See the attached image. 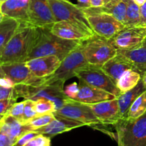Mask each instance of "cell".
Returning <instances> with one entry per match:
<instances>
[{
    "label": "cell",
    "instance_id": "1",
    "mask_svg": "<svg viewBox=\"0 0 146 146\" xmlns=\"http://www.w3.org/2000/svg\"><path fill=\"white\" fill-rule=\"evenodd\" d=\"M39 34V28L28 23H21L0 55L3 64L26 62L34 48Z\"/></svg>",
    "mask_w": 146,
    "mask_h": 146
},
{
    "label": "cell",
    "instance_id": "2",
    "mask_svg": "<svg viewBox=\"0 0 146 146\" xmlns=\"http://www.w3.org/2000/svg\"><path fill=\"white\" fill-rule=\"evenodd\" d=\"M81 42L83 41L63 39L54 35L48 29L39 28L38 38L27 61L46 56H57L62 61Z\"/></svg>",
    "mask_w": 146,
    "mask_h": 146
},
{
    "label": "cell",
    "instance_id": "3",
    "mask_svg": "<svg viewBox=\"0 0 146 146\" xmlns=\"http://www.w3.org/2000/svg\"><path fill=\"white\" fill-rule=\"evenodd\" d=\"M113 126L118 146H146V113L137 119H120Z\"/></svg>",
    "mask_w": 146,
    "mask_h": 146
},
{
    "label": "cell",
    "instance_id": "4",
    "mask_svg": "<svg viewBox=\"0 0 146 146\" xmlns=\"http://www.w3.org/2000/svg\"><path fill=\"white\" fill-rule=\"evenodd\" d=\"M17 97L36 101L45 98L55 104L56 111L64 106L68 97L64 93V86L58 84H44L39 86H28L19 84L15 86Z\"/></svg>",
    "mask_w": 146,
    "mask_h": 146
},
{
    "label": "cell",
    "instance_id": "5",
    "mask_svg": "<svg viewBox=\"0 0 146 146\" xmlns=\"http://www.w3.org/2000/svg\"><path fill=\"white\" fill-rule=\"evenodd\" d=\"M96 35L106 39H111L125 27L122 22L111 14L105 12L101 8H81Z\"/></svg>",
    "mask_w": 146,
    "mask_h": 146
},
{
    "label": "cell",
    "instance_id": "6",
    "mask_svg": "<svg viewBox=\"0 0 146 146\" xmlns=\"http://www.w3.org/2000/svg\"><path fill=\"white\" fill-rule=\"evenodd\" d=\"M56 21H66L75 24L91 36L96 35L86 14L77 4L65 0H48Z\"/></svg>",
    "mask_w": 146,
    "mask_h": 146
},
{
    "label": "cell",
    "instance_id": "7",
    "mask_svg": "<svg viewBox=\"0 0 146 146\" xmlns=\"http://www.w3.org/2000/svg\"><path fill=\"white\" fill-rule=\"evenodd\" d=\"M87 65L88 64L84 57L81 44L61 61L59 67L54 74L44 78V84H58L64 86L67 80L76 76L78 70Z\"/></svg>",
    "mask_w": 146,
    "mask_h": 146
},
{
    "label": "cell",
    "instance_id": "8",
    "mask_svg": "<svg viewBox=\"0 0 146 146\" xmlns=\"http://www.w3.org/2000/svg\"><path fill=\"white\" fill-rule=\"evenodd\" d=\"M81 48L88 64L100 67L118 54V49L109 40L96 34L83 41Z\"/></svg>",
    "mask_w": 146,
    "mask_h": 146
},
{
    "label": "cell",
    "instance_id": "9",
    "mask_svg": "<svg viewBox=\"0 0 146 146\" xmlns=\"http://www.w3.org/2000/svg\"><path fill=\"white\" fill-rule=\"evenodd\" d=\"M76 77L85 84L104 90L118 98L121 94L115 83L102 70L101 67L97 66L87 65L76 71Z\"/></svg>",
    "mask_w": 146,
    "mask_h": 146
},
{
    "label": "cell",
    "instance_id": "10",
    "mask_svg": "<svg viewBox=\"0 0 146 146\" xmlns=\"http://www.w3.org/2000/svg\"><path fill=\"white\" fill-rule=\"evenodd\" d=\"M54 113L63 118L82 123L85 125L88 126L96 127L98 125H104L87 104L71 98H68L64 106Z\"/></svg>",
    "mask_w": 146,
    "mask_h": 146
},
{
    "label": "cell",
    "instance_id": "11",
    "mask_svg": "<svg viewBox=\"0 0 146 146\" xmlns=\"http://www.w3.org/2000/svg\"><path fill=\"white\" fill-rule=\"evenodd\" d=\"M146 38V25L125 27L109 39L118 50H128L138 46Z\"/></svg>",
    "mask_w": 146,
    "mask_h": 146
},
{
    "label": "cell",
    "instance_id": "12",
    "mask_svg": "<svg viewBox=\"0 0 146 146\" xmlns=\"http://www.w3.org/2000/svg\"><path fill=\"white\" fill-rule=\"evenodd\" d=\"M29 23L36 28L48 29L56 22L48 0H30Z\"/></svg>",
    "mask_w": 146,
    "mask_h": 146
},
{
    "label": "cell",
    "instance_id": "13",
    "mask_svg": "<svg viewBox=\"0 0 146 146\" xmlns=\"http://www.w3.org/2000/svg\"><path fill=\"white\" fill-rule=\"evenodd\" d=\"M1 66L5 75L11 78L16 85L39 86L44 83V78H38L33 75L26 62L3 64Z\"/></svg>",
    "mask_w": 146,
    "mask_h": 146
},
{
    "label": "cell",
    "instance_id": "14",
    "mask_svg": "<svg viewBox=\"0 0 146 146\" xmlns=\"http://www.w3.org/2000/svg\"><path fill=\"white\" fill-rule=\"evenodd\" d=\"M87 105L104 125H114L121 119L117 98Z\"/></svg>",
    "mask_w": 146,
    "mask_h": 146
},
{
    "label": "cell",
    "instance_id": "15",
    "mask_svg": "<svg viewBox=\"0 0 146 146\" xmlns=\"http://www.w3.org/2000/svg\"><path fill=\"white\" fill-rule=\"evenodd\" d=\"M57 56H46L31 58L26 61L31 74L38 78H46L54 74L61 64Z\"/></svg>",
    "mask_w": 146,
    "mask_h": 146
},
{
    "label": "cell",
    "instance_id": "16",
    "mask_svg": "<svg viewBox=\"0 0 146 146\" xmlns=\"http://www.w3.org/2000/svg\"><path fill=\"white\" fill-rule=\"evenodd\" d=\"M49 31L59 38L70 41H84L92 37L76 25L66 21H56Z\"/></svg>",
    "mask_w": 146,
    "mask_h": 146
},
{
    "label": "cell",
    "instance_id": "17",
    "mask_svg": "<svg viewBox=\"0 0 146 146\" xmlns=\"http://www.w3.org/2000/svg\"><path fill=\"white\" fill-rule=\"evenodd\" d=\"M78 86L79 91L76 98L73 100L83 104H94L117 98V97L110 93L91 86L81 81H80Z\"/></svg>",
    "mask_w": 146,
    "mask_h": 146
},
{
    "label": "cell",
    "instance_id": "18",
    "mask_svg": "<svg viewBox=\"0 0 146 146\" xmlns=\"http://www.w3.org/2000/svg\"><path fill=\"white\" fill-rule=\"evenodd\" d=\"M54 115H55V118L51 123H49L46 126L35 130L36 132L51 138L54 135H58V134L70 131L73 129L85 125L82 123L78 122V121L63 118V117L58 116L55 114Z\"/></svg>",
    "mask_w": 146,
    "mask_h": 146
},
{
    "label": "cell",
    "instance_id": "19",
    "mask_svg": "<svg viewBox=\"0 0 146 146\" xmlns=\"http://www.w3.org/2000/svg\"><path fill=\"white\" fill-rule=\"evenodd\" d=\"M29 2L23 0H7L1 4V12L6 17L14 19L20 23H29Z\"/></svg>",
    "mask_w": 146,
    "mask_h": 146
},
{
    "label": "cell",
    "instance_id": "20",
    "mask_svg": "<svg viewBox=\"0 0 146 146\" xmlns=\"http://www.w3.org/2000/svg\"><path fill=\"white\" fill-rule=\"evenodd\" d=\"M103 71L111 78L115 84L121 76L128 69H134L132 64L127 58L118 53L115 56L108 60L101 66Z\"/></svg>",
    "mask_w": 146,
    "mask_h": 146
},
{
    "label": "cell",
    "instance_id": "21",
    "mask_svg": "<svg viewBox=\"0 0 146 146\" xmlns=\"http://www.w3.org/2000/svg\"><path fill=\"white\" fill-rule=\"evenodd\" d=\"M118 53L127 58L140 74L146 71V38L138 46L128 50H118Z\"/></svg>",
    "mask_w": 146,
    "mask_h": 146
},
{
    "label": "cell",
    "instance_id": "22",
    "mask_svg": "<svg viewBox=\"0 0 146 146\" xmlns=\"http://www.w3.org/2000/svg\"><path fill=\"white\" fill-rule=\"evenodd\" d=\"M0 129L15 141L27 132L32 131L27 124L10 115L4 116L0 123Z\"/></svg>",
    "mask_w": 146,
    "mask_h": 146
},
{
    "label": "cell",
    "instance_id": "23",
    "mask_svg": "<svg viewBox=\"0 0 146 146\" xmlns=\"http://www.w3.org/2000/svg\"><path fill=\"white\" fill-rule=\"evenodd\" d=\"M145 91L146 90L144 88L142 81L141 80V81L138 83V84L135 88L127 91V92L123 93L117 98L121 119L126 118L128 110L133 101L136 99L137 97L139 96Z\"/></svg>",
    "mask_w": 146,
    "mask_h": 146
},
{
    "label": "cell",
    "instance_id": "24",
    "mask_svg": "<svg viewBox=\"0 0 146 146\" xmlns=\"http://www.w3.org/2000/svg\"><path fill=\"white\" fill-rule=\"evenodd\" d=\"M21 23L14 19L6 17L0 23V55L7 44L19 27Z\"/></svg>",
    "mask_w": 146,
    "mask_h": 146
},
{
    "label": "cell",
    "instance_id": "25",
    "mask_svg": "<svg viewBox=\"0 0 146 146\" xmlns=\"http://www.w3.org/2000/svg\"><path fill=\"white\" fill-rule=\"evenodd\" d=\"M141 74L134 69L125 71L116 83V86L121 94L127 92L135 88L141 80Z\"/></svg>",
    "mask_w": 146,
    "mask_h": 146
},
{
    "label": "cell",
    "instance_id": "26",
    "mask_svg": "<svg viewBox=\"0 0 146 146\" xmlns=\"http://www.w3.org/2000/svg\"><path fill=\"white\" fill-rule=\"evenodd\" d=\"M99 8L105 12L111 14L124 24L126 17V0H108L104 7Z\"/></svg>",
    "mask_w": 146,
    "mask_h": 146
},
{
    "label": "cell",
    "instance_id": "27",
    "mask_svg": "<svg viewBox=\"0 0 146 146\" xmlns=\"http://www.w3.org/2000/svg\"><path fill=\"white\" fill-rule=\"evenodd\" d=\"M146 113V91L133 101L128 110L127 119H137Z\"/></svg>",
    "mask_w": 146,
    "mask_h": 146
},
{
    "label": "cell",
    "instance_id": "28",
    "mask_svg": "<svg viewBox=\"0 0 146 146\" xmlns=\"http://www.w3.org/2000/svg\"><path fill=\"white\" fill-rule=\"evenodd\" d=\"M127 9L125 21L124 23L125 27L141 25V11L140 7L137 5L133 0H126Z\"/></svg>",
    "mask_w": 146,
    "mask_h": 146
},
{
    "label": "cell",
    "instance_id": "29",
    "mask_svg": "<svg viewBox=\"0 0 146 146\" xmlns=\"http://www.w3.org/2000/svg\"><path fill=\"white\" fill-rule=\"evenodd\" d=\"M54 118H55V115L52 113L43 114V115H37L36 116L31 118L30 121L26 123V124H27L32 131H35V130L48 125Z\"/></svg>",
    "mask_w": 146,
    "mask_h": 146
},
{
    "label": "cell",
    "instance_id": "30",
    "mask_svg": "<svg viewBox=\"0 0 146 146\" xmlns=\"http://www.w3.org/2000/svg\"><path fill=\"white\" fill-rule=\"evenodd\" d=\"M34 107L37 115H43L46 113H54L56 111V105L53 101L45 98H39L34 101Z\"/></svg>",
    "mask_w": 146,
    "mask_h": 146
},
{
    "label": "cell",
    "instance_id": "31",
    "mask_svg": "<svg viewBox=\"0 0 146 146\" xmlns=\"http://www.w3.org/2000/svg\"><path fill=\"white\" fill-rule=\"evenodd\" d=\"M37 115V113L34 107V101L29 99L25 100V105H24V114H23L22 122L26 123L31 118H34Z\"/></svg>",
    "mask_w": 146,
    "mask_h": 146
},
{
    "label": "cell",
    "instance_id": "32",
    "mask_svg": "<svg viewBox=\"0 0 146 146\" xmlns=\"http://www.w3.org/2000/svg\"><path fill=\"white\" fill-rule=\"evenodd\" d=\"M24 105H25V100L21 102H16L11 108H9L5 115H10L17 119L19 120L22 122L23 114H24Z\"/></svg>",
    "mask_w": 146,
    "mask_h": 146
},
{
    "label": "cell",
    "instance_id": "33",
    "mask_svg": "<svg viewBox=\"0 0 146 146\" xmlns=\"http://www.w3.org/2000/svg\"><path fill=\"white\" fill-rule=\"evenodd\" d=\"M24 146H51V138L39 134Z\"/></svg>",
    "mask_w": 146,
    "mask_h": 146
},
{
    "label": "cell",
    "instance_id": "34",
    "mask_svg": "<svg viewBox=\"0 0 146 146\" xmlns=\"http://www.w3.org/2000/svg\"><path fill=\"white\" fill-rule=\"evenodd\" d=\"M38 135H39V133L36 132L35 131H29V132H27L26 133H24V135H21V136L16 141V143L14 144L13 146H24L25 144H27L29 141H30L31 139L35 138V137L37 136Z\"/></svg>",
    "mask_w": 146,
    "mask_h": 146
},
{
    "label": "cell",
    "instance_id": "35",
    "mask_svg": "<svg viewBox=\"0 0 146 146\" xmlns=\"http://www.w3.org/2000/svg\"><path fill=\"white\" fill-rule=\"evenodd\" d=\"M9 98L18 99L15 88L14 87L11 88H7L0 86V100L9 99Z\"/></svg>",
    "mask_w": 146,
    "mask_h": 146
},
{
    "label": "cell",
    "instance_id": "36",
    "mask_svg": "<svg viewBox=\"0 0 146 146\" xmlns=\"http://www.w3.org/2000/svg\"><path fill=\"white\" fill-rule=\"evenodd\" d=\"M78 91H79L78 84L76 82H74L66 87L64 89V93L67 96V97L71 99H74L78 94Z\"/></svg>",
    "mask_w": 146,
    "mask_h": 146
},
{
    "label": "cell",
    "instance_id": "37",
    "mask_svg": "<svg viewBox=\"0 0 146 146\" xmlns=\"http://www.w3.org/2000/svg\"><path fill=\"white\" fill-rule=\"evenodd\" d=\"M17 100L14 99V98L0 100V114L1 115H6L7 111L17 102Z\"/></svg>",
    "mask_w": 146,
    "mask_h": 146
},
{
    "label": "cell",
    "instance_id": "38",
    "mask_svg": "<svg viewBox=\"0 0 146 146\" xmlns=\"http://www.w3.org/2000/svg\"><path fill=\"white\" fill-rule=\"evenodd\" d=\"M16 141L0 129V146H13Z\"/></svg>",
    "mask_w": 146,
    "mask_h": 146
},
{
    "label": "cell",
    "instance_id": "39",
    "mask_svg": "<svg viewBox=\"0 0 146 146\" xmlns=\"http://www.w3.org/2000/svg\"><path fill=\"white\" fill-rule=\"evenodd\" d=\"M0 86L2 87H4V88H11L15 87L16 84L11 78L7 76H5L2 77V78H0Z\"/></svg>",
    "mask_w": 146,
    "mask_h": 146
},
{
    "label": "cell",
    "instance_id": "40",
    "mask_svg": "<svg viewBox=\"0 0 146 146\" xmlns=\"http://www.w3.org/2000/svg\"><path fill=\"white\" fill-rule=\"evenodd\" d=\"M141 11V25H146V1L145 4L140 7Z\"/></svg>",
    "mask_w": 146,
    "mask_h": 146
},
{
    "label": "cell",
    "instance_id": "41",
    "mask_svg": "<svg viewBox=\"0 0 146 146\" xmlns=\"http://www.w3.org/2000/svg\"><path fill=\"white\" fill-rule=\"evenodd\" d=\"M90 1H91V7L98 8V7H104L108 2V0H90Z\"/></svg>",
    "mask_w": 146,
    "mask_h": 146
},
{
    "label": "cell",
    "instance_id": "42",
    "mask_svg": "<svg viewBox=\"0 0 146 146\" xmlns=\"http://www.w3.org/2000/svg\"><path fill=\"white\" fill-rule=\"evenodd\" d=\"M77 1H78L77 5L81 8H88L91 7L90 0H77Z\"/></svg>",
    "mask_w": 146,
    "mask_h": 146
},
{
    "label": "cell",
    "instance_id": "43",
    "mask_svg": "<svg viewBox=\"0 0 146 146\" xmlns=\"http://www.w3.org/2000/svg\"><path fill=\"white\" fill-rule=\"evenodd\" d=\"M141 81L143 83V85L144 88L146 90V71L142 74V76H141Z\"/></svg>",
    "mask_w": 146,
    "mask_h": 146
},
{
    "label": "cell",
    "instance_id": "44",
    "mask_svg": "<svg viewBox=\"0 0 146 146\" xmlns=\"http://www.w3.org/2000/svg\"><path fill=\"white\" fill-rule=\"evenodd\" d=\"M133 1L137 5H138L140 7H141V6H143L144 4H145L146 0H133Z\"/></svg>",
    "mask_w": 146,
    "mask_h": 146
},
{
    "label": "cell",
    "instance_id": "45",
    "mask_svg": "<svg viewBox=\"0 0 146 146\" xmlns=\"http://www.w3.org/2000/svg\"><path fill=\"white\" fill-rule=\"evenodd\" d=\"M5 76H7L5 75L4 71H3L2 66H1V62H0V78H2V77H5Z\"/></svg>",
    "mask_w": 146,
    "mask_h": 146
},
{
    "label": "cell",
    "instance_id": "46",
    "mask_svg": "<svg viewBox=\"0 0 146 146\" xmlns=\"http://www.w3.org/2000/svg\"><path fill=\"white\" fill-rule=\"evenodd\" d=\"M4 17H5V16H4V14H3L2 13H1V11H0V23H1V21H3V19H4Z\"/></svg>",
    "mask_w": 146,
    "mask_h": 146
},
{
    "label": "cell",
    "instance_id": "47",
    "mask_svg": "<svg viewBox=\"0 0 146 146\" xmlns=\"http://www.w3.org/2000/svg\"><path fill=\"white\" fill-rule=\"evenodd\" d=\"M4 116H5V115H1V114H0V123H1V121L4 119Z\"/></svg>",
    "mask_w": 146,
    "mask_h": 146
},
{
    "label": "cell",
    "instance_id": "48",
    "mask_svg": "<svg viewBox=\"0 0 146 146\" xmlns=\"http://www.w3.org/2000/svg\"><path fill=\"white\" fill-rule=\"evenodd\" d=\"M7 1V0H0V2H1V3L4 2V1Z\"/></svg>",
    "mask_w": 146,
    "mask_h": 146
},
{
    "label": "cell",
    "instance_id": "49",
    "mask_svg": "<svg viewBox=\"0 0 146 146\" xmlns=\"http://www.w3.org/2000/svg\"><path fill=\"white\" fill-rule=\"evenodd\" d=\"M0 11H1V2H0Z\"/></svg>",
    "mask_w": 146,
    "mask_h": 146
},
{
    "label": "cell",
    "instance_id": "50",
    "mask_svg": "<svg viewBox=\"0 0 146 146\" xmlns=\"http://www.w3.org/2000/svg\"><path fill=\"white\" fill-rule=\"evenodd\" d=\"M65 1H69V0H65Z\"/></svg>",
    "mask_w": 146,
    "mask_h": 146
}]
</instances>
